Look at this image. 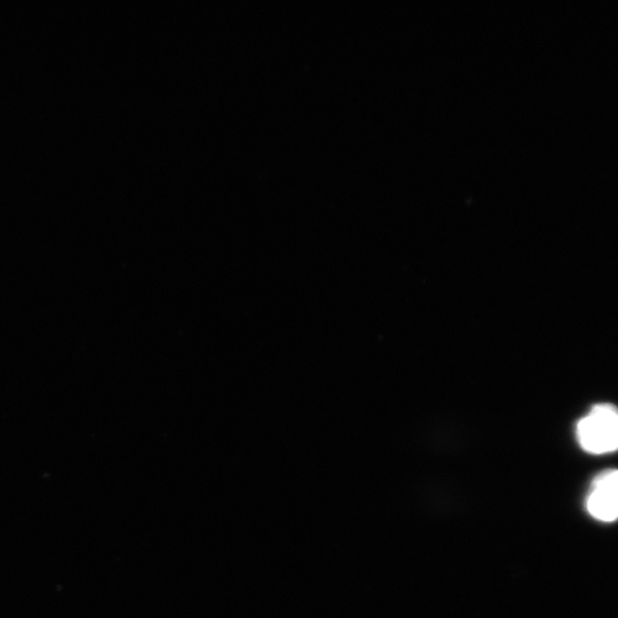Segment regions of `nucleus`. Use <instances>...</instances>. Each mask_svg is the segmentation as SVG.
<instances>
[{
	"instance_id": "obj_1",
	"label": "nucleus",
	"mask_w": 618,
	"mask_h": 618,
	"mask_svg": "<svg viewBox=\"0 0 618 618\" xmlns=\"http://www.w3.org/2000/svg\"><path fill=\"white\" fill-rule=\"evenodd\" d=\"M576 437L582 449L593 455L618 450V409L609 404L595 406L578 420Z\"/></svg>"
},
{
	"instance_id": "obj_2",
	"label": "nucleus",
	"mask_w": 618,
	"mask_h": 618,
	"mask_svg": "<svg viewBox=\"0 0 618 618\" xmlns=\"http://www.w3.org/2000/svg\"><path fill=\"white\" fill-rule=\"evenodd\" d=\"M585 504L596 520L614 522L618 519V470L604 471L594 479Z\"/></svg>"
}]
</instances>
